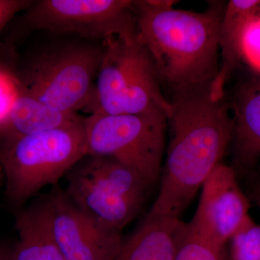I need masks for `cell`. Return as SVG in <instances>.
<instances>
[{"label": "cell", "mask_w": 260, "mask_h": 260, "mask_svg": "<svg viewBox=\"0 0 260 260\" xmlns=\"http://www.w3.org/2000/svg\"><path fill=\"white\" fill-rule=\"evenodd\" d=\"M209 90L173 94L167 158L150 215L179 218L232 142L231 108Z\"/></svg>", "instance_id": "1"}, {"label": "cell", "mask_w": 260, "mask_h": 260, "mask_svg": "<svg viewBox=\"0 0 260 260\" xmlns=\"http://www.w3.org/2000/svg\"><path fill=\"white\" fill-rule=\"evenodd\" d=\"M172 0L135 1L138 35L161 85L172 94L210 88L219 63V34L225 4L204 12L174 8Z\"/></svg>", "instance_id": "2"}, {"label": "cell", "mask_w": 260, "mask_h": 260, "mask_svg": "<svg viewBox=\"0 0 260 260\" xmlns=\"http://www.w3.org/2000/svg\"><path fill=\"white\" fill-rule=\"evenodd\" d=\"M54 36L56 39L32 52L23 64L18 59V87L53 109L77 114L91 100L105 42Z\"/></svg>", "instance_id": "3"}, {"label": "cell", "mask_w": 260, "mask_h": 260, "mask_svg": "<svg viewBox=\"0 0 260 260\" xmlns=\"http://www.w3.org/2000/svg\"><path fill=\"white\" fill-rule=\"evenodd\" d=\"M104 42L105 54L86 109L88 112L162 114L169 117L172 103L162 95L153 59L139 35L113 37Z\"/></svg>", "instance_id": "4"}, {"label": "cell", "mask_w": 260, "mask_h": 260, "mask_svg": "<svg viewBox=\"0 0 260 260\" xmlns=\"http://www.w3.org/2000/svg\"><path fill=\"white\" fill-rule=\"evenodd\" d=\"M85 117L69 125L0 141L6 194L21 204L87 156Z\"/></svg>", "instance_id": "5"}, {"label": "cell", "mask_w": 260, "mask_h": 260, "mask_svg": "<svg viewBox=\"0 0 260 260\" xmlns=\"http://www.w3.org/2000/svg\"><path fill=\"white\" fill-rule=\"evenodd\" d=\"M65 194L99 226L122 232L144 204L152 186L116 160L87 155L67 174Z\"/></svg>", "instance_id": "6"}, {"label": "cell", "mask_w": 260, "mask_h": 260, "mask_svg": "<svg viewBox=\"0 0 260 260\" xmlns=\"http://www.w3.org/2000/svg\"><path fill=\"white\" fill-rule=\"evenodd\" d=\"M22 13L15 17L18 28L6 42L10 45L34 31L98 42L138 35L135 1L131 0H32Z\"/></svg>", "instance_id": "7"}, {"label": "cell", "mask_w": 260, "mask_h": 260, "mask_svg": "<svg viewBox=\"0 0 260 260\" xmlns=\"http://www.w3.org/2000/svg\"><path fill=\"white\" fill-rule=\"evenodd\" d=\"M168 116L106 114L85 117L87 155L112 159L153 186L161 175Z\"/></svg>", "instance_id": "8"}, {"label": "cell", "mask_w": 260, "mask_h": 260, "mask_svg": "<svg viewBox=\"0 0 260 260\" xmlns=\"http://www.w3.org/2000/svg\"><path fill=\"white\" fill-rule=\"evenodd\" d=\"M200 203L188 223L193 234L219 249L225 246L249 215L250 201L234 168L220 164L202 186Z\"/></svg>", "instance_id": "9"}, {"label": "cell", "mask_w": 260, "mask_h": 260, "mask_svg": "<svg viewBox=\"0 0 260 260\" xmlns=\"http://www.w3.org/2000/svg\"><path fill=\"white\" fill-rule=\"evenodd\" d=\"M43 204L49 232L65 260H114L117 255L121 232L98 225L64 191H56Z\"/></svg>", "instance_id": "10"}, {"label": "cell", "mask_w": 260, "mask_h": 260, "mask_svg": "<svg viewBox=\"0 0 260 260\" xmlns=\"http://www.w3.org/2000/svg\"><path fill=\"white\" fill-rule=\"evenodd\" d=\"M236 172H251L260 159V76L251 75L233 98Z\"/></svg>", "instance_id": "11"}, {"label": "cell", "mask_w": 260, "mask_h": 260, "mask_svg": "<svg viewBox=\"0 0 260 260\" xmlns=\"http://www.w3.org/2000/svg\"><path fill=\"white\" fill-rule=\"evenodd\" d=\"M188 223L180 218L148 214L126 239L114 260H175L187 233Z\"/></svg>", "instance_id": "12"}, {"label": "cell", "mask_w": 260, "mask_h": 260, "mask_svg": "<svg viewBox=\"0 0 260 260\" xmlns=\"http://www.w3.org/2000/svg\"><path fill=\"white\" fill-rule=\"evenodd\" d=\"M260 12V0H231L225 5L219 34L220 68L210 86V96L217 101L225 96V83L241 64L240 41L246 22Z\"/></svg>", "instance_id": "13"}, {"label": "cell", "mask_w": 260, "mask_h": 260, "mask_svg": "<svg viewBox=\"0 0 260 260\" xmlns=\"http://www.w3.org/2000/svg\"><path fill=\"white\" fill-rule=\"evenodd\" d=\"M78 113H67L53 109L18 87L11 109L0 124V141L58 129L80 120Z\"/></svg>", "instance_id": "14"}, {"label": "cell", "mask_w": 260, "mask_h": 260, "mask_svg": "<svg viewBox=\"0 0 260 260\" xmlns=\"http://www.w3.org/2000/svg\"><path fill=\"white\" fill-rule=\"evenodd\" d=\"M16 228L13 260H65L49 232L43 203L20 213Z\"/></svg>", "instance_id": "15"}, {"label": "cell", "mask_w": 260, "mask_h": 260, "mask_svg": "<svg viewBox=\"0 0 260 260\" xmlns=\"http://www.w3.org/2000/svg\"><path fill=\"white\" fill-rule=\"evenodd\" d=\"M229 243L231 260H260V224L247 215Z\"/></svg>", "instance_id": "16"}, {"label": "cell", "mask_w": 260, "mask_h": 260, "mask_svg": "<svg viewBox=\"0 0 260 260\" xmlns=\"http://www.w3.org/2000/svg\"><path fill=\"white\" fill-rule=\"evenodd\" d=\"M241 64L253 75L260 76V12L249 19L240 41Z\"/></svg>", "instance_id": "17"}, {"label": "cell", "mask_w": 260, "mask_h": 260, "mask_svg": "<svg viewBox=\"0 0 260 260\" xmlns=\"http://www.w3.org/2000/svg\"><path fill=\"white\" fill-rule=\"evenodd\" d=\"M224 258L223 251L195 235L188 225L187 233L179 246L175 260H225Z\"/></svg>", "instance_id": "18"}, {"label": "cell", "mask_w": 260, "mask_h": 260, "mask_svg": "<svg viewBox=\"0 0 260 260\" xmlns=\"http://www.w3.org/2000/svg\"><path fill=\"white\" fill-rule=\"evenodd\" d=\"M17 60L0 64V124L9 113L18 93Z\"/></svg>", "instance_id": "19"}, {"label": "cell", "mask_w": 260, "mask_h": 260, "mask_svg": "<svg viewBox=\"0 0 260 260\" xmlns=\"http://www.w3.org/2000/svg\"><path fill=\"white\" fill-rule=\"evenodd\" d=\"M32 0H0V32L4 30L19 13L30 6Z\"/></svg>", "instance_id": "20"}, {"label": "cell", "mask_w": 260, "mask_h": 260, "mask_svg": "<svg viewBox=\"0 0 260 260\" xmlns=\"http://www.w3.org/2000/svg\"><path fill=\"white\" fill-rule=\"evenodd\" d=\"M17 54L13 46L0 42V64L15 60Z\"/></svg>", "instance_id": "21"}, {"label": "cell", "mask_w": 260, "mask_h": 260, "mask_svg": "<svg viewBox=\"0 0 260 260\" xmlns=\"http://www.w3.org/2000/svg\"><path fill=\"white\" fill-rule=\"evenodd\" d=\"M250 184V191H249V198L251 201L255 203L260 212V176L259 177H253Z\"/></svg>", "instance_id": "22"}, {"label": "cell", "mask_w": 260, "mask_h": 260, "mask_svg": "<svg viewBox=\"0 0 260 260\" xmlns=\"http://www.w3.org/2000/svg\"><path fill=\"white\" fill-rule=\"evenodd\" d=\"M0 260H13V249L0 246Z\"/></svg>", "instance_id": "23"}, {"label": "cell", "mask_w": 260, "mask_h": 260, "mask_svg": "<svg viewBox=\"0 0 260 260\" xmlns=\"http://www.w3.org/2000/svg\"><path fill=\"white\" fill-rule=\"evenodd\" d=\"M4 181V173H3V168H2L1 164H0V189H1L2 186H3V184Z\"/></svg>", "instance_id": "24"}]
</instances>
